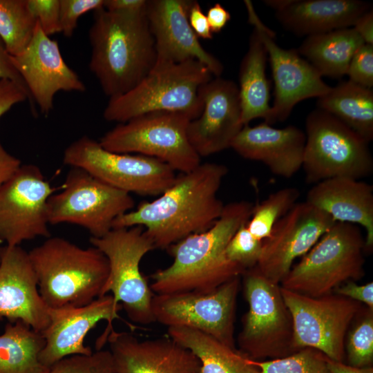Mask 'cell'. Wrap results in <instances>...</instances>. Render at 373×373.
Returning <instances> with one entry per match:
<instances>
[{"instance_id": "6da1fadb", "label": "cell", "mask_w": 373, "mask_h": 373, "mask_svg": "<svg viewBox=\"0 0 373 373\" xmlns=\"http://www.w3.org/2000/svg\"><path fill=\"white\" fill-rule=\"evenodd\" d=\"M227 173L225 165L214 162L181 173L158 198L116 218L113 229L141 226L155 249H160L204 231L222 212L224 204L218 193Z\"/></svg>"}, {"instance_id": "7a4b0ae2", "label": "cell", "mask_w": 373, "mask_h": 373, "mask_svg": "<svg viewBox=\"0 0 373 373\" xmlns=\"http://www.w3.org/2000/svg\"><path fill=\"white\" fill-rule=\"evenodd\" d=\"M254 205L245 200L230 202L209 229L170 246L167 250L173 261L151 276L153 292L209 294L242 276L246 269L229 260L225 250L238 228L248 222Z\"/></svg>"}, {"instance_id": "3957f363", "label": "cell", "mask_w": 373, "mask_h": 373, "mask_svg": "<svg viewBox=\"0 0 373 373\" xmlns=\"http://www.w3.org/2000/svg\"><path fill=\"white\" fill-rule=\"evenodd\" d=\"M146 12H115L104 7L94 12L88 34L89 68L109 99L134 88L155 64V41Z\"/></svg>"}, {"instance_id": "277c9868", "label": "cell", "mask_w": 373, "mask_h": 373, "mask_svg": "<svg viewBox=\"0 0 373 373\" xmlns=\"http://www.w3.org/2000/svg\"><path fill=\"white\" fill-rule=\"evenodd\" d=\"M28 254L39 292L49 308L81 307L101 296L109 264L97 248L49 237Z\"/></svg>"}, {"instance_id": "5b68a950", "label": "cell", "mask_w": 373, "mask_h": 373, "mask_svg": "<svg viewBox=\"0 0 373 373\" xmlns=\"http://www.w3.org/2000/svg\"><path fill=\"white\" fill-rule=\"evenodd\" d=\"M213 76L197 60L155 65L134 88L110 98L103 116L108 122L124 123L146 113L168 111L186 113L194 119L202 111L201 88Z\"/></svg>"}, {"instance_id": "8992f818", "label": "cell", "mask_w": 373, "mask_h": 373, "mask_svg": "<svg viewBox=\"0 0 373 373\" xmlns=\"http://www.w3.org/2000/svg\"><path fill=\"white\" fill-rule=\"evenodd\" d=\"M365 238L359 226L336 222L280 283L287 290L310 297L333 293L345 283L365 276Z\"/></svg>"}, {"instance_id": "52a82bcc", "label": "cell", "mask_w": 373, "mask_h": 373, "mask_svg": "<svg viewBox=\"0 0 373 373\" xmlns=\"http://www.w3.org/2000/svg\"><path fill=\"white\" fill-rule=\"evenodd\" d=\"M249 309L238 336L240 351L254 361L280 358L297 352L294 323L280 284L254 267L242 274Z\"/></svg>"}, {"instance_id": "ba28073f", "label": "cell", "mask_w": 373, "mask_h": 373, "mask_svg": "<svg viewBox=\"0 0 373 373\" xmlns=\"http://www.w3.org/2000/svg\"><path fill=\"white\" fill-rule=\"evenodd\" d=\"M305 127L302 168L307 182L371 175L373 158L369 143L338 119L317 108L308 114Z\"/></svg>"}, {"instance_id": "9c48e42d", "label": "cell", "mask_w": 373, "mask_h": 373, "mask_svg": "<svg viewBox=\"0 0 373 373\" xmlns=\"http://www.w3.org/2000/svg\"><path fill=\"white\" fill-rule=\"evenodd\" d=\"M192 118L179 112L157 111L119 123L99 141L105 149L119 153L149 156L186 173L201 164L191 145L187 127Z\"/></svg>"}, {"instance_id": "30bf717a", "label": "cell", "mask_w": 373, "mask_h": 373, "mask_svg": "<svg viewBox=\"0 0 373 373\" xmlns=\"http://www.w3.org/2000/svg\"><path fill=\"white\" fill-rule=\"evenodd\" d=\"M90 242L106 256L109 264L101 296L112 292L115 303L122 305L133 323L155 322L152 310L154 294L140 269L143 257L155 249L144 228L113 229L101 238L90 237Z\"/></svg>"}, {"instance_id": "8fae6325", "label": "cell", "mask_w": 373, "mask_h": 373, "mask_svg": "<svg viewBox=\"0 0 373 373\" xmlns=\"http://www.w3.org/2000/svg\"><path fill=\"white\" fill-rule=\"evenodd\" d=\"M131 193L117 189L78 167H70L62 190L47 202L49 224L70 223L86 229L93 238L113 229L114 220L131 211Z\"/></svg>"}, {"instance_id": "7c38bea8", "label": "cell", "mask_w": 373, "mask_h": 373, "mask_svg": "<svg viewBox=\"0 0 373 373\" xmlns=\"http://www.w3.org/2000/svg\"><path fill=\"white\" fill-rule=\"evenodd\" d=\"M64 164L83 169L97 179L128 193L160 195L174 182L175 171L154 157L119 153L84 135L64 151Z\"/></svg>"}, {"instance_id": "4fadbf2b", "label": "cell", "mask_w": 373, "mask_h": 373, "mask_svg": "<svg viewBox=\"0 0 373 373\" xmlns=\"http://www.w3.org/2000/svg\"><path fill=\"white\" fill-rule=\"evenodd\" d=\"M280 288L293 319L295 349L312 347L343 362L346 335L363 304L334 293L314 298Z\"/></svg>"}, {"instance_id": "5bb4252c", "label": "cell", "mask_w": 373, "mask_h": 373, "mask_svg": "<svg viewBox=\"0 0 373 373\" xmlns=\"http://www.w3.org/2000/svg\"><path fill=\"white\" fill-rule=\"evenodd\" d=\"M240 278L227 282L209 294H155L152 310L155 322L168 327L195 329L236 348L234 322Z\"/></svg>"}, {"instance_id": "9a60e30c", "label": "cell", "mask_w": 373, "mask_h": 373, "mask_svg": "<svg viewBox=\"0 0 373 373\" xmlns=\"http://www.w3.org/2000/svg\"><path fill=\"white\" fill-rule=\"evenodd\" d=\"M55 189L34 164H21L0 188V245L50 237L47 202Z\"/></svg>"}, {"instance_id": "2e32d148", "label": "cell", "mask_w": 373, "mask_h": 373, "mask_svg": "<svg viewBox=\"0 0 373 373\" xmlns=\"http://www.w3.org/2000/svg\"><path fill=\"white\" fill-rule=\"evenodd\" d=\"M248 21L254 26L267 50L274 82V99L265 122H283L296 104L302 100L320 97L327 93V84L318 70L303 59L296 49H284L275 41V33L258 17L253 3L245 0Z\"/></svg>"}, {"instance_id": "e0dca14e", "label": "cell", "mask_w": 373, "mask_h": 373, "mask_svg": "<svg viewBox=\"0 0 373 373\" xmlns=\"http://www.w3.org/2000/svg\"><path fill=\"white\" fill-rule=\"evenodd\" d=\"M335 223L329 215L306 201L297 202L262 240L256 267L267 279L280 284L295 259L307 254Z\"/></svg>"}, {"instance_id": "ac0fdd59", "label": "cell", "mask_w": 373, "mask_h": 373, "mask_svg": "<svg viewBox=\"0 0 373 373\" xmlns=\"http://www.w3.org/2000/svg\"><path fill=\"white\" fill-rule=\"evenodd\" d=\"M122 309V305L116 304L111 294L81 307L49 308L50 323L41 332L45 339L39 356L41 364L49 368L65 357L90 354L93 351L84 345V338L99 321L105 320L107 326L95 343L96 350H102L113 328V321L122 319L118 314Z\"/></svg>"}, {"instance_id": "d6986e66", "label": "cell", "mask_w": 373, "mask_h": 373, "mask_svg": "<svg viewBox=\"0 0 373 373\" xmlns=\"http://www.w3.org/2000/svg\"><path fill=\"white\" fill-rule=\"evenodd\" d=\"M12 62L30 93L32 104L48 115L54 106L57 93H84L86 87L64 61L57 41L46 35L37 21L33 37Z\"/></svg>"}, {"instance_id": "ffe728a7", "label": "cell", "mask_w": 373, "mask_h": 373, "mask_svg": "<svg viewBox=\"0 0 373 373\" xmlns=\"http://www.w3.org/2000/svg\"><path fill=\"white\" fill-rule=\"evenodd\" d=\"M191 3V0L148 1L146 15L155 41V65L197 60L214 77H220L222 63L202 47L189 25Z\"/></svg>"}, {"instance_id": "44dd1931", "label": "cell", "mask_w": 373, "mask_h": 373, "mask_svg": "<svg viewBox=\"0 0 373 373\" xmlns=\"http://www.w3.org/2000/svg\"><path fill=\"white\" fill-rule=\"evenodd\" d=\"M200 94L202 111L189 122L187 136L201 157L230 148L244 124L238 86L234 82L215 77L202 86Z\"/></svg>"}, {"instance_id": "7402d4cb", "label": "cell", "mask_w": 373, "mask_h": 373, "mask_svg": "<svg viewBox=\"0 0 373 373\" xmlns=\"http://www.w3.org/2000/svg\"><path fill=\"white\" fill-rule=\"evenodd\" d=\"M49 307L42 299L28 252L5 245L0 265V321H21L42 332L50 323Z\"/></svg>"}, {"instance_id": "603a6c76", "label": "cell", "mask_w": 373, "mask_h": 373, "mask_svg": "<svg viewBox=\"0 0 373 373\" xmlns=\"http://www.w3.org/2000/svg\"><path fill=\"white\" fill-rule=\"evenodd\" d=\"M106 343L117 373H201L196 356L169 336L140 340L113 328Z\"/></svg>"}, {"instance_id": "cb8c5ba5", "label": "cell", "mask_w": 373, "mask_h": 373, "mask_svg": "<svg viewBox=\"0 0 373 373\" xmlns=\"http://www.w3.org/2000/svg\"><path fill=\"white\" fill-rule=\"evenodd\" d=\"M305 141V133L295 126L276 128L264 122L243 126L230 148L245 159L263 163L275 175L289 178L302 168Z\"/></svg>"}, {"instance_id": "d4e9b609", "label": "cell", "mask_w": 373, "mask_h": 373, "mask_svg": "<svg viewBox=\"0 0 373 373\" xmlns=\"http://www.w3.org/2000/svg\"><path fill=\"white\" fill-rule=\"evenodd\" d=\"M307 202L329 215L336 222L362 227L366 251L373 247V186L361 180L336 177L316 183Z\"/></svg>"}, {"instance_id": "484cf974", "label": "cell", "mask_w": 373, "mask_h": 373, "mask_svg": "<svg viewBox=\"0 0 373 373\" xmlns=\"http://www.w3.org/2000/svg\"><path fill=\"white\" fill-rule=\"evenodd\" d=\"M372 4L358 0H293L276 12L280 23L297 35H314L350 28Z\"/></svg>"}, {"instance_id": "4316f807", "label": "cell", "mask_w": 373, "mask_h": 373, "mask_svg": "<svg viewBox=\"0 0 373 373\" xmlns=\"http://www.w3.org/2000/svg\"><path fill=\"white\" fill-rule=\"evenodd\" d=\"M267 58L265 46L254 28L239 70L238 90L244 126L256 118L262 117L266 121L268 117L271 106L269 84L266 76Z\"/></svg>"}, {"instance_id": "83f0119b", "label": "cell", "mask_w": 373, "mask_h": 373, "mask_svg": "<svg viewBox=\"0 0 373 373\" xmlns=\"http://www.w3.org/2000/svg\"><path fill=\"white\" fill-rule=\"evenodd\" d=\"M167 334L196 356L201 373H260L252 360L239 350L200 331L186 327H169Z\"/></svg>"}, {"instance_id": "f1b7e54d", "label": "cell", "mask_w": 373, "mask_h": 373, "mask_svg": "<svg viewBox=\"0 0 373 373\" xmlns=\"http://www.w3.org/2000/svg\"><path fill=\"white\" fill-rule=\"evenodd\" d=\"M365 44L353 28L307 36L296 49L323 76L345 75L355 52Z\"/></svg>"}, {"instance_id": "f546056e", "label": "cell", "mask_w": 373, "mask_h": 373, "mask_svg": "<svg viewBox=\"0 0 373 373\" xmlns=\"http://www.w3.org/2000/svg\"><path fill=\"white\" fill-rule=\"evenodd\" d=\"M318 108L344 123L365 141L373 139V92L350 80L318 97Z\"/></svg>"}, {"instance_id": "4dcf8cb0", "label": "cell", "mask_w": 373, "mask_h": 373, "mask_svg": "<svg viewBox=\"0 0 373 373\" xmlns=\"http://www.w3.org/2000/svg\"><path fill=\"white\" fill-rule=\"evenodd\" d=\"M44 346L41 332L21 321L8 322L0 335V373H46L39 359Z\"/></svg>"}, {"instance_id": "1f68e13d", "label": "cell", "mask_w": 373, "mask_h": 373, "mask_svg": "<svg viewBox=\"0 0 373 373\" xmlns=\"http://www.w3.org/2000/svg\"><path fill=\"white\" fill-rule=\"evenodd\" d=\"M36 24L28 0H0V38L10 55H17L27 47Z\"/></svg>"}, {"instance_id": "d6a6232c", "label": "cell", "mask_w": 373, "mask_h": 373, "mask_svg": "<svg viewBox=\"0 0 373 373\" xmlns=\"http://www.w3.org/2000/svg\"><path fill=\"white\" fill-rule=\"evenodd\" d=\"M300 191L294 187L281 189L254 205L247 227L259 240L269 237L276 222L287 213L298 202Z\"/></svg>"}, {"instance_id": "836d02e7", "label": "cell", "mask_w": 373, "mask_h": 373, "mask_svg": "<svg viewBox=\"0 0 373 373\" xmlns=\"http://www.w3.org/2000/svg\"><path fill=\"white\" fill-rule=\"evenodd\" d=\"M328 357L312 347H305L287 356L252 363L260 373H330Z\"/></svg>"}, {"instance_id": "e575fe53", "label": "cell", "mask_w": 373, "mask_h": 373, "mask_svg": "<svg viewBox=\"0 0 373 373\" xmlns=\"http://www.w3.org/2000/svg\"><path fill=\"white\" fill-rule=\"evenodd\" d=\"M345 343L348 365L355 367L372 366L373 310H367L347 333Z\"/></svg>"}, {"instance_id": "d590c367", "label": "cell", "mask_w": 373, "mask_h": 373, "mask_svg": "<svg viewBox=\"0 0 373 373\" xmlns=\"http://www.w3.org/2000/svg\"><path fill=\"white\" fill-rule=\"evenodd\" d=\"M46 373H117L110 350H96L88 355L65 357L50 366Z\"/></svg>"}, {"instance_id": "8d00e7d4", "label": "cell", "mask_w": 373, "mask_h": 373, "mask_svg": "<svg viewBox=\"0 0 373 373\" xmlns=\"http://www.w3.org/2000/svg\"><path fill=\"white\" fill-rule=\"evenodd\" d=\"M262 241L249 231L247 222L242 224L229 240L225 250L227 258L245 269L256 267L262 252Z\"/></svg>"}, {"instance_id": "74e56055", "label": "cell", "mask_w": 373, "mask_h": 373, "mask_svg": "<svg viewBox=\"0 0 373 373\" xmlns=\"http://www.w3.org/2000/svg\"><path fill=\"white\" fill-rule=\"evenodd\" d=\"M60 32L70 37L75 30L79 18L90 11L104 6V0H59Z\"/></svg>"}, {"instance_id": "f35d334b", "label": "cell", "mask_w": 373, "mask_h": 373, "mask_svg": "<svg viewBox=\"0 0 373 373\" xmlns=\"http://www.w3.org/2000/svg\"><path fill=\"white\" fill-rule=\"evenodd\" d=\"M346 75L356 84L368 88L373 86V45L363 44L355 52Z\"/></svg>"}, {"instance_id": "ab89813d", "label": "cell", "mask_w": 373, "mask_h": 373, "mask_svg": "<svg viewBox=\"0 0 373 373\" xmlns=\"http://www.w3.org/2000/svg\"><path fill=\"white\" fill-rule=\"evenodd\" d=\"M29 8L48 36L60 32L59 0H28Z\"/></svg>"}, {"instance_id": "60d3db41", "label": "cell", "mask_w": 373, "mask_h": 373, "mask_svg": "<svg viewBox=\"0 0 373 373\" xmlns=\"http://www.w3.org/2000/svg\"><path fill=\"white\" fill-rule=\"evenodd\" d=\"M27 99L31 101L26 88L10 79H0V118L13 106Z\"/></svg>"}, {"instance_id": "b9f144b4", "label": "cell", "mask_w": 373, "mask_h": 373, "mask_svg": "<svg viewBox=\"0 0 373 373\" xmlns=\"http://www.w3.org/2000/svg\"><path fill=\"white\" fill-rule=\"evenodd\" d=\"M333 293L365 304L368 308L373 310L372 282L358 285L355 281L350 280L336 287Z\"/></svg>"}, {"instance_id": "7bdbcfd3", "label": "cell", "mask_w": 373, "mask_h": 373, "mask_svg": "<svg viewBox=\"0 0 373 373\" xmlns=\"http://www.w3.org/2000/svg\"><path fill=\"white\" fill-rule=\"evenodd\" d=\"M188 19L189 25L198 38L211 39L213 33L211 31L206 15L202 12L198 2L192 1L190 6Z\"/></svg>"}, {"instance_id": "ee69618b", "label": "cell", "mask_w": 373, "mask_h": 373, "mask_svg": "<svg viewBox=\"0 0 373 373\" xmlns=\"http://www.w3.org/2000/svg\"><path fill=\"white\" fill-rule=\"evenodd\" d=\"M146 0H104V8L115 12L141 14L146 12Z\"/></svg>"}, {"instance_id": "f6af8a7d", "label": "cell", "mask_w": 373, "mask_h": 373, "mask_svg": "<svg viewBox=\"0 0 373 373\" xmlns=\"http://www.w3.org/2000/svg\"><path fill=\"white\" fill-rule=\"evenodd\" d=\"M0 79H10L26 88L21 75L15 68L11 56L0 38ZM28 90V89H27ZM30 94V93H29Z\"/></svg>"}, {"instance_id": "bcb514c9", "label": "cell", "mask_w": 373, "mask_h": 373, "mask_svg": "<svg viewBox=\"0 0 373 373\" xmlns=\"http://www.w3.org/2000/svg\"><path fill=\"white\" fill-rule=\"evenodd\" d=\"M19 159L9 153L0 142V188L21 166Z\"/></svg>"}, {"instance_id": "7dc6e473", "label": "cell", "mask_w": 373, "mask_h": 373, "mask_svg": "<svg viewBox=\"0 0 373 373\" xmlns=\"http://www.w3.org/2000/svg\"><path fill=\"white\" fill-rule=\"evenodd\" d=\"M212 33L220 32L231 19V15L221 4L211 7L206 15Z\"/></svg>"}, {"instance_id": "c3c4849f", "label": "cell", "mask_w": 373, "mask_h": 373, "mask_svg": "<svg viewBox=\"0 0 373 373\" xmlns=\"http://www.w3.org/2000/svg\"><path fill=\"white\" fill-rule=\"evenodd\" d=\"M353 28L367 44L373 45L372 8L361 15L354 22Z\"/></svg>"}, {"instance_id": "681fc988", "label": "cell", "mask_w": 373, "mask_h": 373, "mask_svg": "<svg viewBox=\"0 0 373 373\" xmlns=\"http://www.w3.org/2000/svg\"><path fill=\"white\" fill-rule=\"evenodd\" d=\"M327 366L330 373H373L372 366L355 367L343 362H338L327 359Z\"/></svg>"}, {"instance_id": "f907efd6", "label": "cell", "mask_w": 373, "mask_h": 373, "mask_svg": "<svg viewBox=\"0 0 373 373\" xmlns=\"http://www.w3.org/2000/svg\"><path fill=\"white\" fill-rule=\"evenodd\" d=\"M293 0H266L264 3L276 11L283 10L288 6Z\"/></svg>"}, {"instance_id": "816d5d0a", "label": "cell", "mask_w": 373, "mask_h": 373, "mask_svg": "<svg viewBox=\"0 0 373 373\" xmlns=\"http://www.w3.org/2000/svg\"><path fill=\"white\" fill-rule=\"evenodd\" d=\"M4 248H5V246L2 247L0 245V265H1V260H2V257H3V251H4Z\"/></svg>"}]
</instances>
